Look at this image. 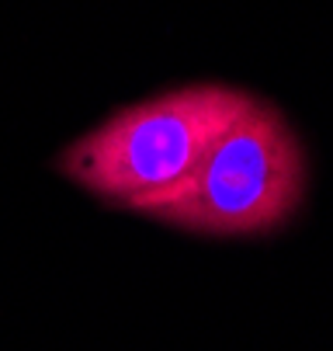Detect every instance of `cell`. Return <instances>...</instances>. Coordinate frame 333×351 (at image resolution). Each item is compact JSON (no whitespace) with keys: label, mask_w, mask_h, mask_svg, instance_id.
<instances>
[{"label":"cell","mask_w":333,"mask_h":351,"mask_svg":"<svg viewBox=\"0 0 333 351\" xmlns=\"http://www.w3.org/2000/svg\"><path fill=\"white\" fill-rule=\"evenodd\" d=\"M254 94L226 84H191L135 101L59 149L66 181L105 206L139 213L184 184L209 146L243 115Z\"/></svg>","instance_id":"1"},{"label":"cell","mask_w":333,"mask_h":351,"mask_svg":"<svg viewBox=\"0 0 333 351\" xmlns=\"http://www.w3.org/2000/svg\"><path fill=\"white\" fill-rule=\"evenodd\" d=\"M306 195V157L278 108L254 97L195 174L142 216L209 237H254L289 223Z\"/></svg>","instance_id":"2"}]
</instances>
